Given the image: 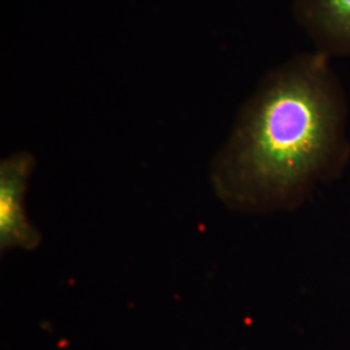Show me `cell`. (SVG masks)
I'll return each mask as SVG.
<instances>
[{"mask_svg": "<svg viewBox=\"0 0 350 350\" xmlns=\"http://www.w3.org/2000/svg\"><path fill=\"white\" fill-rule=\"evenodd\" d=\"M292 11L315 51L350 57V0H293Z\"/></svg>", "mask_w": 350, "mask_h": 350, "instance_id": "obj_3", "label": "cell"}, {"mask_svg": "<svg viewBox=\"0 0 350 350\" xmlns=\"http://www.w3.org/2000/svg\"><path fill=\"white\" fill-rule=\"evenodd\" d=\"M36 166L29 152H16L0 163V250H37L42 235L25 211L27 183Z\"/></svg>", "mask_w": 350, "mask_h": 350, "instance_id": "obj_2", "label": "cell"}, {"mask_svg": "<svg viewBox=\"0 0 350 350\" xmlns=\"http://www.w3.org/2000/svg\"><path fill=\"white\" fill-rule=\"evenodd\" d=\"M331 60L302 52L260 81L213 160V191L226 205L287 209L348 161V101Z\"/></svg>", "mask_w": 350, "mask_h": 350, "instance_id": "obj_1", "label": "cell"}]
</instances>
